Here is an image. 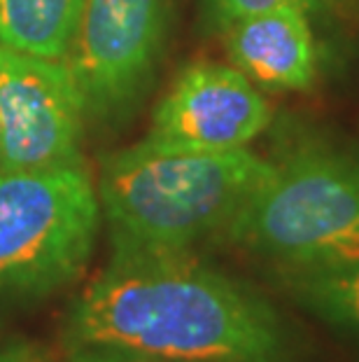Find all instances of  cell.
I'll use <instances>...</instances> for the list:
<instances>
[{"label": "cell", "instance_id": "13", "mask_svg": "<svg viewBox=\"0 0 359 362\" xmlns=\"http://www.w3.org/2000/svg\"><path fill=\"white\" fill-rule=\"evenodd\" d=\"M0 362H19L14 356H10V353H3L0 351Z\"/></svg>", "mask_w": 359, "mask_h": 362}, {"label": "cell", "instance_id": "2", "mask_svg": "<svg viewBox=\"0 0 359 362\" xmlns=\"http://www.w3.org/2000/svg\"><path fill=\"white\" fill-rule=\"evenodd\" d=\"M276 166L255 152H187L140 143L101 159L98 202L112 250L185 252L226 232Z\"/></svg>", "mask_w": 359, "mask_h": 362}, {"label": "cell", "instance_id": "6", "mask_svg": "<svg viewBox=\"0 0 359 362\" xmlns=\"http://www.w3.org/2000/svg\"><path fill=\"white\" fill-rule=\"evenodd\" d=\"M82 98L63 59L0 45V168L49 171L84 166Z\"/></svg>", "mask_w": 359, "mask_h": 362}, {"label": "cell", "instance_id": "8", "mask_svg": "<svg viewBox=\"0 0 359 362\" xmlns=\"http://www.w3.org/2000/svg\"><path fill=\"white\" fill-rule=\"evenodd\" d=\"M233 66L271 89H305L315 80V42L308 12L276 7L224 26Z\"/></svg>", "mask_w": 359, "mask_h": 362}, {"label": "cell", "instance_id": "4", "mask_svg": "<svg viewBox=\"0 0 359 362\" xmlns=\"http://www.w3.org/2000/svg\"><path fill=\"white\" fill-rule=\"evenodd\" d=\"M101 202L84 166L0 168V299H40L87 269Z\"/></svg>", "mask_w": 359, "mask_h": 362}, {"label": "cell", "instance_id": "3", "mask_svg": "<svg viewBox=\"0 0 359 362\" xmlns=\"http://www.w3.org/2000/svg\"><path fill=\"white\" fill-rule=\"evenodd\" d=\"M226 234L294 269L359 262V164L324 150L276 166Z\"/></svg>", "mask_w": 359, "mask_h": 362}, {"label": "cell", "instance_id": "12", "mask_svg": "<svg viewBox=\"0 0 359 362\" xmlns=\"http://www.w3.org/2000/svg\"><path fill=\"white\" fill-rule=\"evenodd\" d=\"M73 362H140L121 356H110V353H73Z\"/></svg>", "mask_w": 359, "mask_h": 362}, {"label": "cell", "instance_id": "10", "mask_svg": "<svg viewBox=\"0 0 359 362\" xmlns=\"http://www.w3.org/2000/svg\"><path fill=\"white\" fill-rule=\"evenodd\" d=\"M296 299L320 320L359 332V262L339 267L296 269Z\"/></svg>", "mask_w": 359, "mask_h": 362}, {"label": "cell", "instance_id": "9", "mask_svg": "<svg viewBox=\"0 0 359 362\" xmlns=\"http://www.w3.org/2000/svg\"><path fill=\"white\" fill-rule=\"evenodd\" d=\"M82 0H0V45L44 59H63Z\"/></svg>", "mask_w": 359, "mask_h": 362}, {"label": "cell", "instance_id": "7", "mask_svg": "<svg viewBox=\"0 0 359 362\" xmlns=\"http://www.w3.org/2000/svg\"><path fill=\"white\" fill-rule=\"evenodd\" d=\"M269 122V103L238 68L198 61L157 103L145 141L187 152L245 150Z\"/></svg>", "mask_w": 359, "mask_h": 362}, {"label": "cell", "instance_id": "1", "mask_svg": "<svg viewBox=\"0 0 359 362\" xmlns=\"http://www.w3.org/2000/svg\"><path fill=\"white\" fill-rule=\"evenodd\" d=\"M66 341L140 362H289L273 306L189 250H112L71 306Z\"/></svg>", "mask_w": 359, "mask_h": 362}, {"label": "cell", "instance_id": "5", "mask_svg": "<svg viewBox=\"0 0 359 362\" xmlns=\"http://www.w3.org/2000/svg\"><path fill=\"white\" fill-rule=\"evenodd\" d=\"M168 0H82L66 66L84 117L114 124L142 101L162 59Z\"/></svg>", "mask_w": 359, "mask_h": 362}, {"label": "cell", "instance_id": "11", "mask_svg": "<svg viewBox=\"0 0 359 362\" xmlns=\"http://www.w3.org/2000/svg\"><path fill=\"white\" fill-rule=\"evenodd\" d=\"M324 3L327 0H208L212 14L221 26H229L259 12L276 10V7H299L303 12H315L324 7Z\"/></svg>", "mask_w": 359, "mask_h": 362}]
</instances>
